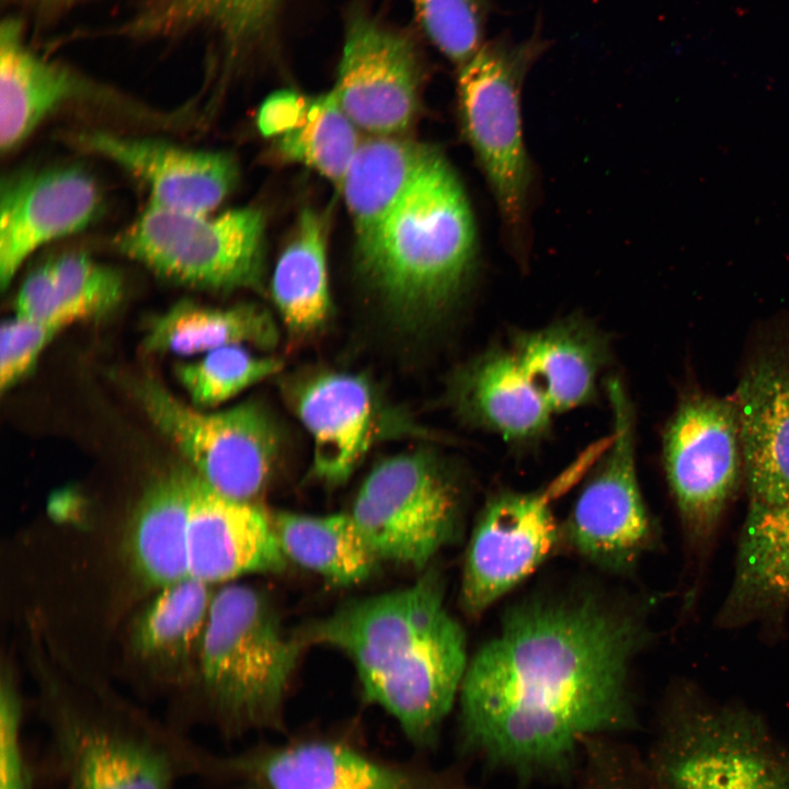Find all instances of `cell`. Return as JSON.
Masks as SVG:
<instances>
[{"mask_svg":"<svg viewBox=\"0 0 789 789\" xmlns=\"http://www.w3.org/2000/svg\"><path fill=\"white\" fill-rule=\"evenodd\" d=\"M644 636L638 613L595 592L511 606L461 682L465 745L517 775L562 774L584 741L631 728Z\"/></svg>","mask_w":789,"mask_h":789,"instance_id":"cell-1","label":"cell"},{"mask_svg":"<svg viewBox=\"0 0 789 789\" xmlns=\"http://www.w3.org/2000/svg\"><path fill=\"white\" fill-rule=\"evenodd\" d=\"M294 633L304 647L347 655L365 699L420 746L436 739L469 662L465 630L447 610L441 575L430 569L409 587L351 601Z\"/></svg>","mask_w":789,"mask_h":789,"instance_id":"cell-2","label":"cell"},{"mask_svg":"<svg viewBox=\"0 0 789 789\" xmlns=\"http://www.w3.org/2000/svg\"><path fill=\"white\" fill-rule=\"evenodd\" d=\"M476 262L469 201L451 165L434 149L361 267L392 319L413 330L455 304Z\"/></svg>","mask_w":789,"mask_h":789,"instance_id":"cell-3","label":"cell"},{"mask_svg":"<svg viewBox=\"0 0 789 789\" xmlns=\"http://www.w3.org/2000/svg\"><path fill=\"white\" fill-rule=\"evenodd\" d=\"M304 648L260 590L231 583L216 591L196 675L215 722L226 731L277 722Z\"/></svg>","mask_w":789,"mask_h":789,"instance_id":"cell-4","label":"cell"},{"mask_svg":"<svg viewBox=\"0 0 789 789\" xmlns=\"http://www.w3.org/2000/svg\"><path fill=\"white\" fill-rule=\"evenodd\" d=\"M544 45L484 42L458 67L457 96L462 132L498 205L512 249L524 255L533 173L524 145L521 92Z\"/></svg>","mask_w":789,"mask_h":789,"instance_id":"cell-5","label":"cell"},{"mask_svg":"<svg viewBox=\"0 0 789 789\" xmlns=\"http://www.w3.org/2000/svg\"><path fill=\"white\" fill-rule=\"evenodd\" d=\"M644 767L654 789H789V747L735 706L676 702Z\"/></svg>","mask_w":789,"mask_h":789,"instance_id":"cell-6","label":"cell"},{"mask_svg":"<svg viewBox=\"0 0 789 789\" xmlns=\"http://www.w3.org/2000/svg\"><path fill=\"white\" fill-rule=\"evenodd\" d=\"M115 244L175 284L215 291L262 287L264 218L254 208L209 217L149 205Z\"/></svg>","mask_w":789,"mask_h":789,"instance_id":"cell-7","label":"cell"},{"mask_svg":"<svg viewBox=\"0 0 789 789\" xmlns=\"http://www.w3.org/2000/svg\"><path fill=\"white\" fill-rule=\"evenodd\" d=\"M461 493L427 451L389 457L373 468L350 513L380 561L423 570L461 533Z\"/></svg>","mask_w":789,"mask_h":789,"instance_id":"cell-8","label":"cell"},{"mask_svg":"<svg viewBox=\"0 0 789 789\" xmlns=\"http://www.w3.org/2000/svg\"><path fill=\"white\" fill-rule=\"evenodd\" d=\"M132 392L152 424L216 491L253 502L270 482L281 436L265 409L244 402L202 412L175 398L151 376L132 382Z\"/></svg>","mask_w":789,"mask_h":789,"instance_id":"cell-9","label":"cell"},{"mask_svg":"<svg viewBox=\"0 0 789 789\" xmlns=\"http://www.w3.org/2000/svg\"><path fill=\"white\" fill-rule=\"evenodd\" d=\"M606 390L613 431L560 531L581 557L622 573L649 548L652 526L637 477L631 402L617 378L607 381Z\"/></svg>","mask_w":789,"mask_h":789,"instance_id":"cell-10","label":"cell"},{"mask_svg":"<svg viewBox=\"0 0 789 789\" xmlns=\"http://www.w3.org/2000/svg\"><path fill=\"white\" fill-rule=\"evenodd\" d=\"M592 461H578L541 491H502L487 501L464 560L460 601L468 615L483 614L550 556L561 538L550 504Z\"/></svg>","mask_w":789,"mask_h":789,"instance_id":"cell-11","label":"cell"},{"mask_svg":"<svg viewBox=\"0 0 789 789\" xmlns=\"http://www.w3.org/2000/svg\"><path fill=\"white\" fill-rule=\"evenodd\" d=\"M116 718L60 710L53 747L70 789H171L194 773L197 747Z\"/></svg>","mask_w":789,"mask_h":789,"instance_id":"cell-12","label":"cell"},{"mask_svg":"<svg viewBox=\"0 0 789 789\" xmlns=\"http://www.w3.org/2000/svg\"><path fill=\"white\" fill-rule=\"evenodd\" d=\"M663 451L667 481L685 525L693 535L706 536L744 473L733 398L685 399L667 425Z\"/></svg>","mask_w":789,"mask_h":789,"instance_id":"cell-13","label":"cell"},{"mask_svg":"<svg viewBox=\"0 0 789 789\" xmlns=\"http://www.w3.org/2000/svg\"><path fill=\"white\" fill-rule=\"evenodd\" d=\"M420 85L411 37L364 13L352 14L333 90L357 128L376 136L405 130L416 114Z\"/></svg>","mask_w":789,"mask_h":789,"instance_id":"cell-14","label":"cell"},{"mask_svg":"<svg viewBox=\"0 0 789 789\" xmlns=\"http://www.w3.org/2000/svg\"><path fill=\"white\" fill-rule=\"evenodd\" d=\"M207 763L208 774L247 780L258 789H472L320 741L231 756L209 754Z\"/></svg>","mask_w":789,"mask_h":789,"instance_id":"cell-15","label":"cell"},{"mask_svg":"<svg viewBox=\"0 0 789 789\" xmlns=\"http://www.w3.org/2000/svg\"><path fill=\"white\" fill-rule=\"evenodd\" d=\"M101 209L93 179L78 167L19 172L0 191V285L5 290L41 245L81 231Z\"/></svg>","mask_w":789,"mask_h":789,"instance_id":"cell-16","label":"cell"},{"mask_svg":"<svg viewBox=\"0 0 789 789\" xmlns=\"http://www.w3.org/2000/svg\"><path fill=\"white\" fill-rule=\"evenodd\" d=\"M188 576L207 584L286 568L271 515L253 502L229 498L194 470L186 531Z\"/></svg>","mask_w":789,"mask_h":789,"instance_id":"cell-17","label":"cell"},{"mask_svg":"<svg viewBox=\"0 0 789 789\" xmlns=\"http://www.w3.org/2000/svg\"><path fill=\"white\" fill-rule=\"evenodd\" d=\"M75 141L142 180L149 187L150 205L156 207L209 214L237 184V162L226 152L184 149L104 132L79 134Z\"/></svg>","mask_w":789,"mask_h":789,"instance_id":"cell-18","label":"cell"},{"mask_svg":"<svg viewBox=\"0 0 789 789\" xmlns=\"http://www.w3.org/2000/svg\"><path fill=\"white\" fill-rule=\"evenodd\" d=\"M751 506L789 501V358L755 363L732 397Z\"/></svg>","mask_w":789,"mask_h":789,"instance_id":"cell-19","label":"cell"},{"mask_svg":"<svg viewBox=\"0 0 789 789\" xmlns=\"http://www.w3.org/2000/svg\"><path fill=\"white\" fill-rule=\"evenodd\" d=\"M296 409L312 437V474L329 485L344 483L371 438L374 404L367 380L344 373L319 375L299 390Z\"/></svg>","mask_w":789,"mask_h":789,"instance_id":"cell-20","label":"cell"},{"mask_svg":"<svg viewBox=\"0 0 789 789\" xmlns=\"http://www.w3.org/2000/svg\"><path fill=\"white\" fill-rule=\"evenodd\" d=\"M511 351L552 414L590 402L608 359L604 336L578 317L514 333Z\"/></svg>","mask_w":789,"mask_h":789,"instance_id":"cell-21","label":"cell"},{"mask_svg":"<svg viewBox=\"0 0 789 789\" xmlns=\"http://www.w3.org/2000/svg\"><path fill=\"white\" fill-rule=\"evenodd\" d=\"M451 403L471 425L508 442L536 438L552 412L531 386L511 348L492 347L455 371Z\"/></svg>","mask_w":789,"mask_h":789,"instance_id":"cell-22","label":"cell"},{"mask_svg":"<svg viewBox=\"0 0 789 789\" xmlns=\"http://www.w3.org/2000/svg\"><path fill=\"white\" fill-rule=\"evenodd\" d=\"M434 149L398 135H373L361 141L341 186L361 266L370 258L382 226Z\"/></svg>","mask_w":789,"mask_h":789,"instance_id":"cell-23","label":"cell"},{"mask_svg":"<svg viewBox=\"0 0 789 789\" xmlns=\"http://www.w3.org/2000/svg\"><path fill=\"white\" fill-rule=\"evenodd\" d=\"M214 594L210 584L192 578L160 587L132 624L133 654L165 678L196 677Z\"/></svg>","mask_w":789,"mask_h":789,"instance_id":"cell-24","label":"cell"},{"mask_svg":"<svg viewBox=\"0 0 789 789\" xmlns=\"http://www.w3.org/2000/svg\"><path fill=\"white\" fill-rule=\"evenodd\" d=\"M193 469L176 467L145 489L129 521L125 549L133 573L163 587L188 576L186 531Z\"/></svg>","mask_w":789,"mask_h":789,"instance_id":"cell-25","label":"cell"},{"mask_svg":"<svg viewBox=\"0 0 789 789\" xmlns=\"http://www.w3.org/2000/svg\"><path fill=\"white\" fill-rule=\"evenodd\" d=\"M85 85L70 70L48 61L25 43L18 19L0 26V148L15 149L56 107Z\"/></svg>","mask_w":789,"mask_h":789,"instance_id":"cell-26","label":"cell"},{"mask_svg":"<svg viewBox=\"0 0 789 789\" xmlns=\"http://www.w3.org/2000/svg\"><path fill=\"white\" fill-rule=\"evenodd\" d=\"M277 341L276 324L262 307H207L182 300L150 320L142 348L147 353L193 355L244 343L271 348Z\"/></svg>","mask_w":789,"mask_h":789,"instance_id":"cell-27","label":"cell"},{"mask_svg":"<svg viewBox=\"0 0 789 789\" xmlns=\"http://www.w3.org/2000/svg\"><path fill=\"white\" fill-rule=\"evenodd\" d=\"M271 518L286 558L334 585L362 583L378 570L380 560L351 514L311 516L276 512Z\"/></svg>","mask_w":789,"mask_h":789,"instance_id":"cell-28","label":"cell"},{"mask_svg":"<svg viewBox=\"0 0 789 789\" xmlns=\"http://www.w3.org/2000/svg\"><path fill=\"white\" fill-rule=\"evenodd\" d=\"M789 604V501L750 506L739 544L728 614Z\"/></svg>","mask_w":789,"mask_h":789,"instance_id":"cell-29","label":"cell"},{"mask_svg":"<svg viewBox=\"0 0 789 789\" xmlns=\"http://www.w3.org/2000/svg\"><path fill=\"white\" fill-rule=\"evenodd\" d=\"M273 299L287 329L296 335L319 330L331 312L322 217L305 209L282 252L272 279Z\"/></svg>","mask_w":789,"mask_h":789,"instance_id":"cell-30","label":"cell"},{"mask_svg":"<svg viewBox=\"0 0 789 789\" xmlns=\"http://www.w3.org/2000/svg\"><path fill=\"white\" fill-rule=\"evenodd\" d=\"M361 141L357 126L332 90L309 100L302 122L281 136L278 150L284 158L315 169L341 188Z\"/></svg>","mask_w":789,"mask_h":789,"instance_id":"cell-31","label":"cell"},{"mask_svg":"<svg viewBox=\"0 0 789 789\" xmlns=\"http://www.w3.org/2000/svg\"><path fill=\"white\" fill-rule=\"evenodd\" d=\"M282 368L281 358L256 356L241 345H230L208 352L198 361L178 364L175 374L196 408H210Z\"/></svg>","mask_w":789,"mask_h":789,"instance_id":"cell-32","label":"cell"},{"mask_svg":"<svg viewBox=\"0 0 789 789\" xmlns=\"http://www.w3.org/2000/svg\"><path fill=\"white\" fill-rule=\"evenodd\" d=\"M56 291L68 324L112 311L123 296V278L115 270L82 253L52 260Z\"/></svg>","mask_w":789,"mask_h":789,"instance_id":"cell-33","label":"cell"},{"mask_svg":"<svg viewBox=\"0 0 789 789\" xmlns=\"http://www.w3.org/2000/svg\"><path fill=\"white\" fill-rule=\"evenodd\" d=\"M432 44L458 67L484 43L485 0H411Z\"/></svg>","mask_w":789,"mask_h":789,"instance_id":"cell-34","label":"cell"},{"mask_svg":"<svg viewBox=\"0 0 789 789\" xmlns=\"http://www.w3.org/2000/svg\"><path fill=\"white\" fill-rule=\"evenodd\" d=\"M59 325L15 317L0 332V388L10 389L35 365L39 354L61 330Z\"/></svg>","mask_w":789,"mask_h":789,"instance_id":"cell-35","label":"cell"},{"mask_svg":"<svg viewBox=\"0 0 789 789\" xmlns=\"http://www.w3.org/2000/svg\"><path fill=\"white\" fill-rule=\"evenodd\" d=\"M21 700L14 679L2 672L0 684V789H28L21 744Z\"/></svg>","mask_w":789,"mask_h":789,"instance_id":"cell-36","label":"cell"},{"mask_svg":"<svg viewBox=\"0 0 789 789\" xmlns=\"http://www.w3.org/2000/svg\"><path fill=\"white\" fill-rule=\"evenodd\" d=\"M15 317L56 324L69 325L65 320L58 300L52 261L28 274L15 300Z\"/></svg>","mask_w":789,"mask_h":789,"instance_id":"cell-37","label":"cell"},{"mask_svg":"<svg viewBox=\"0 0 789 789\" xmlns=\"http://www.w3.org/2000/svg\"><path fill=\"white\" fill-rule=\"evenodd\" d=\"M309 100L291 90H279L267 96L258 112L256 124L265 137L283 136L302 122Z\"/></svg>","mask_w":789,"mask_h":789,"instance_id":"cell-38","label":"cell"},{"mask_svg":"<svg viewBox=\"0 0 789 789\" xmlns=\"http://www.w3.org/2000/svg\"><path fill=\"white\" fill-rule=\"evenodd\" d=\"M42 1L56 2V3H58V2H70V1H72V0H42Z\"/></svg>","mask_w":789,"mask_h":789,"instance_id":"cell-39","label":"cell"}]
</instances>
